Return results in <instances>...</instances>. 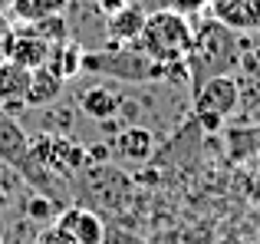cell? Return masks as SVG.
<instances>
[{
    "label": "cell",
    "mask_w": 260,
    "mask_h": 244,
    "mask_svg": "<svg viewBox=\"0 0 260 244\" xmlns=\"http://www.w3.org/2000/svg\"><path fill=\"white\" fill-rule=\"evenodd\" d=\"M33 37L46 40L50 46H59L70 40V26H66V17L63 13H53V17H43V20H33V23H23Z\"/></svg>",
    "instance_id": "cell-16"
},
{
    "label": "cell",
    "mask_w": 260,
    "mask_h": 244,
    "mask_svg": "<svg viewBox=\"0 0 260 244\" xmlns=\"http://www.w3.org/2000/svg\"><path fill=\"white\" fill-rule=\"evenodd\" d=\"M165 7L181 13V17H194V13H201L208 7V0H165Z\"/></svg>",
    "instance_id": "cell-18"
},
{
    "label": "cell",
    "mask_w": 260,
    "mask_h": 244,
    "mask_svg": "<svg viewBox=\"0 0 260 244\" xmlns=\"http://www.w3.org/2000/svg\"><path fill=\"white\" fill-rule=\"evenodd\" d=\"M237 59H241L237 33L228 30L224 23H217L214 17H208L194 30L191 53H188V59H184L191 89H194L198 83H204V79H211V76H224V73H231L237 66Z\"/></svg>",
    "instance_id": "cell-1"
},
{
    "label": "cell",
    "mask_w": 260,
    "mask_h": 244,
    "mask_svg": "<svg viewBox=\"0 0 260 244\" xmlns=\"http://www.w3.org/2000/svg\"><path fill=\"white\" fill-rule=\"evenodd\" d=\"M257 79H260V63H257Z\"/></svg>",
    "instance_id": "cell-27"
},
{
    "label": "cell",
    "mask_w": 260,
    "mask_h": 244,
    "mask_svg": "<svg viewBox=\"0 0 260 244\" xmlns=\"http://www.w3.org/2000/svg\"><path fill=\"white\" fill-rule=\"evenodd\" d=\"M79 109H83L89 119L106 122V119H112L115 112H122V96L112 93L109 86H89L83 96H79Z\"/></svg>",
    "instance_id": "cell-11"
},
{
    "label": "cell",
    "mask_w": 260,
    "mask_h": 244,
    "mask_svg": "<svg viewBox=\"0 0 260 244\" xmlns=\"http://www.w3.org/2000/svg\"><path fill=\"white\" fill-rule=\"evenodd\" d=\"M148 244H181V238L178 234H158V238H152Z\"/></svg>",
    "instance_id": "cell-24"
},
{
    "label": "cell",
    "mask_w": 260,
    "mask_h": 244,
    "mask_svg": "<svg viewBox=\"0 0 260 244\" xmlns=\"http://www.w3.org/2000/svg\"><path fill=\"white\" fill-rule=\"evenodd\" d=\"M30 73L26 66L13 63V59H0V109L17 112L26 106V89H30Z\"/></svg>",
    "instance_id": "cell-6"
},
{
    "label": "cell",
    "mask_w": 260,
    "mask_h": 244,
    "mask_svg": "<svg viewBox=\"0 0 260 244\" xmlns=\"http://www.w3.org/2000/svg\"><path fill=\"white\" fill-rule=\"evenodd\" d=\"M198 126L204 129V132H221V126H224V119L221 116H214V112H198Z\"/></svg>",
    "instance_id": "cell-19"
},
{
    "label": "cell",
    "mask_w": 260,
    "mask_h": 244,
    "mask_svg": "<svg viewBox=\"0 0 260 244\" xmlns=\"http://www.w3.org/2000/svg\"><path fill=\"white\" fill-rule=\"evenodd\" d=\"M95 4H99V10L109 17V13H115V10H122V7H128L132 0H95Z\"/></svg>",
    "instance_id": "cell-23"
},
{
    "label": "cell",
    "mask_w": 260,
    "mask_h": 244,
    "mask_svg": "<svg viewBox=\"0 0 260 244\" xmlns=\"http://www.w3.org/2000/svg\"><path fill=\"white\" fill-rule=\"evenodd\" d=\"M191 40H194V26L188 17L168 10H152L145 17L139 40H132L142 53H145L152 63H184L191 53Z\"/></svg>",
    "instance_id": "cell-2"
},
{
    "label": "cell",
    "mask_w": 260,
    "mask_h": 244,
    "mask_svg": "<svg viewBox=\"0 0 260 244\" xmlns=\"http://www.w3.org/2000/svg\"><path fill=\"white\" fill-rule=\"evenodd\" d=\"M112 148L119 152V159L139 162L142 165V162H148L152 152H155V135H152V129H145V126H122L112 139Z\"/></svg>",
    "instance_id": "cell-8"
},
{
    "label": "cell",
    "mask_w": 260,
    "mask_h": 244,
    "mask_svg": "<svg viewBox=\"0 0 260 244\" xmlns=\"http://www.w3.org/2000/svg\"><path fill=\"white\" fill-rule=\"evenodd\" d=\"M244 195H247L250 205H257V208H260V168L247 178V185H244Z\"/></svg>",
    "instance_id": "cell-20"
},
{
    "label": "cell",
    "mask_w": 260,
    "mask_h": 244,
    "mask_svg": "<svg viewBox=\"0 0 260 244\" xmlns=\"http://www.w3.org/2000/svg\"><path fill=\"white\" fill-rule=\"evenodd\" d=\"M70 7V0H13L10 10L20 17V23H33V20L53 17V13H63Z\"/></svg>",
    "instance_id": "cell-14"
},
{
    "label": "cell",
    "mask_w": 260,
    "mask_h": 244,
    "mask_svg": "<svg viewBox=\"0 0 260 244\" xmlns=\"http://www.w3.org/2000/svg\"><path fill=\"white\" fill-rule=\"evenodd\" d=\"M208 10L217 23H224L234 33L260 30V0H208Z\"/></svg>",
    "instance_id": "cell-5"
},
{
    "label": "cell",
    "mask_w": 260,
    "mask_h": 244,
    "mask_svg": "<svg viewBox=\"0 0 260 244\" xmlns=\"http://www.w3.org/2000/svg\"><path fill=\"white\" fill-rule=\"evenodd\" d=\"M228 148L234 162H250L260 165V126L254 129H231L228 132Z\"/></svg>",
    "instance_id": "cell-12"
},
{
    "label": "cell",
    "mask_w": 260,
    "mask_h": 244,
    "mask_svg": "<svg viewBox=\"0 0 260 244\" xmlns=\"http://www.w3.org/2000/svg\"><path fill=\"white\" fill-rule=\"evenodd\" d=\"M0 159H4L7 165L17 168V172L23 175V178L30 181L33 188H40V195L59 201V192L53 188L56 175H50L46 168H40L37 162L30 159V139H26L23 129L13 122L10 112H4V109H0Z\"/></svg>",
    "instance_id": "cell-3"
},
{
    "label": "cell",
    "mask_w": 260,
    "mask_h": 244,
    "mask_svg": "<svg viewBox=\"0 0 260 244\" xmlns=\"http://www.w3.org/2000/svg\"><path fill=\"white\" fill-rule=\"evenodd\" d=\"M26 215H30V221L53 225V221H56V201L46 198V195H33V198L26 201Z\"/></svg>",
    "instance_id": "cell-17"
},
{
    "label": "cell",
    "mask_w": 260,
    "mask_h": 244,
    "mask_svg": "<svg viewBox=\"0 0 260 244\" xmlns=\"http://www.w3.org/2000/svg\"><path fill=\"white\" fill-rule=\"evenodd\" d=\"M37 244H70V238H66V234H59L56 225H46V231L37 238Z\"/></svg>",
    "instance_id": "cell-21"
},
{
    "label": "cell",
    "mask_w": 260,
    "mask_h": 244,
    "mask_svg": "<svg viewBox=\"0 0 260 244\" xmlns=\"http://www.w3.org/2000/svg\"><path fill=\"white\" fill-rule=\"evenodd\" d=\"M237 103H241V83H237L231 73L211 76V79H204V83H198L194 86V99H191L194 116L198 112H214V116H221V119H228L231 112L237 109Z\"/></svg>",
    "instance_id": "cell-4"
},
{
    "label": "cell",
    "mask_w": 260,
    "mask_h": 244,
    "mask_svg": "<svg viewBox=\"0 0 260 244\" xmlns=\"http://www.w3.org/2000/svg\"><path fill=\"white\" fill-rule=\"evenodd\" d=\"M66 79L59 73H53L50 66H37L30 73V89H26V106L33 109H43V106H53L59 96H63Z\"/></svg>",
    "instance_id": "cell-9"
},
{
    "label": "cell",
    "mask_w": 260,
    "mask_h": 244,
    "mask_svg": "<svg viewBox=\"0 0 260 244\" xmlns=\"http://www.w3.org/2000/svg\"><path fill=\"white\" fill-rule=\"evenodd\" d=\"M7 205H10V195H7V188H4V181H0V215L7 211Z\"/></svg>",
    "instance_id": "cell-25"
},
{
    "label": "cell",
    "mask_w": 260,
    "mask_h": 244,
    "mask_svg": "<svg viewBox=\"0 0 260 244\" xmlns=\"http://www.w3.org/2000/svg\"><path fill=\"white\" fill-rule=\"evenodd\" d=\"M73 244H106V225L95 211L79 208L76 228H73Z\"/></svg>",
    "instance_id": "cell-15"
},
{
    "label": "cell",
    "mask_w": 260,
    "mask_h": 244,
    "mask_svg": "<svg viewBox=\"0 0 260 244\" xmlns=\"http://www.w3.org/2000/svg\"><path fill=\"white\" fill-rule=\"evenodd\" d=\"M145 17H148V13L142 10L139 4H128V7H122V10L109 13L106 33H109V40H112V46H122V43L139 40L142 26H145Z\"/></svg>",
    "instance_id": "cell-10"
},
{
    "label": "cell",
    "mask_w": 260,
    "mask_h": 244,
    "mask_svg": "<svg viewBox=\"0 0 260 244\" xmlns=\"http://www.w3.org/2000/svg\"><path fill=\"white\" fill-rule=\"evenodd\" d=\"M50 50H53V46L46 43V40L33 37L26 26H20V30H13V37H10L7 59H13V63L26 66V70H37V66H46V59H50Z\"/></svg>",
    "instance_id": "cell-7"
},
{
    "label": "cell",
    "mask_w": 260,
    "mask_h": 244,
    "mask_svg": "<svg viewBox=\"0 0 260 244\" xmlns=\"http://www.w3.org/2000/svg\"><path fill=\"white\" fill-rule=\"evenodd\" d=\"M86 159L92 162V165H95V162H106L109 159V145H89L86 148Z\"/></svg>",
    "instance_id": "cell-22"
},
{
    "label": "cell",
    "mask_w": 260,
    "mask_h": 244,
    "mask_svg": "<svg viewBox=\"0 0 260 244\" xmlns=\"http://www.w3.org/2000/svg\"><path fill=\"white\" fill-rule=\"evenodd\" d=\"M46 66H50L53 73H59L63 79H73L79 70H83V46L79 43H59L50 50V59H46Z\"/></svg>",
    "instance_id": "cell-13"
},
{
    "label": "cell",
    "mask_w": 260,
    "mask_h": 244,
    "mask_svg": "<svg viewBox=\"0 0 260 244\" xmlns=\"http://www.w3.org/2000/svg\"><path fill=\"white\" fill-rule=\"evenodd\" d=\"M10 7H13V0H0V13H7Z\"/></svg>",
    "instance_id": "cell-26"
}]
</instances>
